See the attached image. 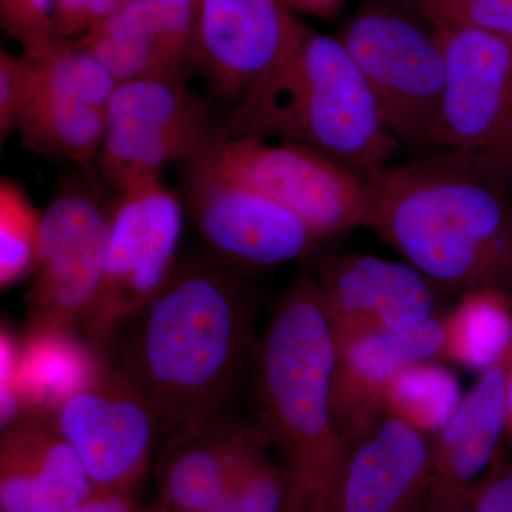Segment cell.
Here are the masks:
<instances>
[{
	"mask_svg": "<svg viewBox=\"0 0 512 512\" xmlns=\"http://www.w3.org/2000/svg\"><path fill=\"white\" fill-rule=\"evenodd\" d=\"M511 353L480 373L454 419L431 437L424 512H464L471 491L497 457L507 429L505 376Z\"/></svg>",
	"mask_w": 512,
	"mask_h": 512,
	"instance_id": "cell-18",
	"label": "cell"
},
{
	"mask_svg": "<svg viewBox=\"0 0 512 512\" xmlns=\"http://www.w3.org/2000/svg\"><path fill=\"white\" fill-rule=\"evenodd\" d=\"M28 66L18 131L23 147L82 168L96 164L117 82L72 40L23 52Z\"/></svg>",
	"mask_w": 512,
	"mask_h": 512,
	"instance_id": "cell-9",
	"label": "cell"
},
{
	"mask_svg": "<svg viewBox=\"0 0 512 512\" xmlns=\"http://www.w3.org/2000/svg\"><path fill=\"white\" fill-rule=\"evenodd\" d=\"M56 0H0L2 26L23 46L35 52L59 42L55 28Z\"/></svg>",
	"mask_w": 512,
	"mask_h": 512,
	"instance_id": "cell-26",
	"label": "cell"
},
{
	"mask_svg": "<svg viewBox=\"0 0 512 512\" xmlns=\"http://www.w3.org/2000/svg\"><path fill=\"white\" fill-rule=\"evenodd\" d=\"M430 439L393 417L350 448L323 512H424Z\"/></svg>",
	"mask_w": 512,
	"mask_h": 512,
	"instance_id": "cell-17",
	"label": "cell"
},
{
	"mask_svg": "<svg viewBox=\"0 0 512 512\" xmlns=\"http://www.w3.org/2000/svg\"><path fill=\"white\" fill-rule=\"evenodd\" d=\"M42 211L10 178L0 181V286L8 289L33 274Z\"/></svg>",
	"mask_w": 512,
	"mask_h": 512,
	"instance_id": "cell-24",
	"label": "cell"
},
{
	"mask_svg": "<svg viewBox=\"0 0 512 512\" xmlns=\"http://www.w3.org/2000/svg\"><path fill=\"white\" fill-rule=\"evenodd\" d=\"M281 0H200L190 63L225 103L247 96L308 32Z\"/></svg>",
	"mask_w": 512,
	"mask_h": 512,
	"instance_id": "cell-13",
	"label": "cell"
},
{
	"mask_svg": "<svg viewBox=\"0 0 512 512\" xmlns=\"http://www.w3.org/2000/svg\"><path fill=\"white\" fill-rule=\"evenodd\" d=\"M444 60L436 148L512 147V40L446 25Z\"/></svg>",
	"mask_w": 512,
	"mask_h": 512,
	"instance_id": "cell-15",
	"label": "cell"
},
{
	"mask_svg": "<svg viewBox=\"0 0 512 512\" xmlns=\"http://www.w3.org/2000/svg\"><path fill=\"white\" fill-rule=\"evenodd\" d=\"M244 512H306V494L291 468L268 456V447L249 458L231 490Z\"/></svg>",
	"mask_w": 512,
	"mask_h": 512,
	"instance_id": "cell-25",
	"label": "cell"
},
{
	"mask_svg": "<svg viewBox=\"0 0 512 512\" xmlns=\"http://www.w3.org/2000/svg\"><path fill=\"white\" fill-rule=\"evenodd\" d=\"M130 0H56L57 39L74 40L120 12Z\"/></svg>",
	"mask_w": 512,
	"mask_h": 512,
	"instance_id": "cell-30",
	"label": "cell"
},
{
	"mask_svg": "<svg viewBox=\"0 0 512 512\" xmlns=\"http://www.w3.org/2000/svg\"><path fill=\"white\" fill-rule=\"evenodd\" d=\"M22 338L9 326L0 332V426L2 429L25 416L19 387Z\"/></svg>",
	"mask_w": 512,
	"mask_h": 512,
	"instance_id": "cell-31",
	"label": "cell"
},
{
	"mask_svg": "<svg viewBox=\"0 0 512 512\" xmlns=\"http://www.w3.org/2000/svg\"><path fill=\"white\" fill-rule=\"evenodd\" d=\"M76 451L94 493L134 497L160 439L150 404L106 359L90 382L46 413Z\"/></svg>",
	"mask_w": 512,
	"mask_h": 512,
	"instance_id": "cell-12",
	"label": "cell"
},
{
	"mask_svg": "<svg viewBox=\"0 0 512 512\" xmlns=\"http://www.w3.org/2000/svg\"><path fill=\"white\" fill-rule=\"evenodd\" d=\"M271 446L258 423L215 417L164 441L157 461L158 512H208L231 494L249 458Z\"/></svg>",
	"mask_w": 512,
	"mask_h": 512,
	"instance_id": "cell-16",
	"label": "cell"
},
{
	"mask_svg": "<svg viewBox=\"0 0 512 512\" xmlns=\"http://www.w3.org/2000/svg\"><path fill=\"white\" fill-rule=\"evenodd\" d=\"M424 8L444 25L485 30L512 40V0H440Z\"/></svg>",
	"mask_w": 512,
	"mask_h": 512,
	"instance_id": "cell-27",
	"label": "cell"
},
{
	"mask_svg": "<svg viewBox=\"0 0 512 512\" xmlns=\"http://www.w3.org/2000/svg\"><path fill=\"white\" fill-rule=\"evenodd\" d=\"M222 131L302 144L369 180L392 165L402 147L342 40L312 29L239 101Z\"/></svg>",
	"mask_w": 512,
	"mask_h": 512,
	"instance_id": "cell-4",
	"label": "cell"
},
{
	"mask_svg": "<svg viewBox=\"0 0 512 512\" xmlns=\"http://www.w3.org/2000/svg\"><path fill=\"white\" fill-rule=\"evenodd\" d=\"M93 494L82 461L46 413L2 429L0 512H67Z\"/></svg>",
	"mask_w": 512,
	"mask_h": 512,
	"instance_id": "cell-19",
	"label": "cell"
},
{
	"mask_svg": "<svg viewBox=\"0 0 512 512\" xmlns=\"http://www.w3.org/2000/svg\"><path fill=\"white\" fill-rule=\"evenodd\" d=\"M256 313L254 289L207 256L175 264L150 302L116 330L121 343L109 345L116 343L119 357L106 359L150 404L160 440L224 412L252 363Z\"/></svg>",
	"mask_w": 512,
	"mask_h": 512,
	"instance_id": "cell-1",
	"label": "cell"
},
{
	"mask_svg": "<svg viewBox=\"0 0 512 512\" xmlns=\"http://www.w3.org/2000/svg\"><path fill=\"white\" fill-rule=\"evenodd\" d=\"M113 210L96 185L74 180L42 211L25 333L82 335L103 284Z\"/></svg>",
	"mask_w": 512,
	"mask_h": 512,
	"instance_id": "cell-6",
	"label": "cell"
},
{
	"mask_svg": "<svg viewBox=\"0 0 512 512\" xmlns=\"http://www.w3.org/2000/svg\"><path fill=\"white\" fill-rule=\"evenodd\" d=\"M441 316L407 332L357 340L338 352L332 412L346 453L372 434L386 417L384 400L393 376L409 363L440 359Z\"/></svg>",
	"mask_w": 512,
	"mask_h": 512,
	"instance_id": "cell-20",
	"label": "cell"
},
{
	"mask_svg": "<svg viewBox=\"0 0 512 512\" xmlns=\"http://www.w3.org/2000/svg\"><path fill=\"white\" fill-rule=\"evenodd\" d=\"M336 353L369 336L407 332L439 316L440 291L407 262L360 252L325 256L313 274Z\"/></svg>",
	"mask_w": 512,
	"mask_h": 512,
	"instance_id": "cell-14",
	"label": "cell"
},
{
	"mask_svg": "<svg viewBox=\"0 0 512 512\" xmlns=\"http://www.w3.org/2000/svg\"><path fill=\"white\" fill-rule=\"evenodd\" d=\"M464 512H512V446L503 443L497 457L468 497Z\"/></svg>",
	"mask_w": 512,
	"mask_h": 512,
	"instance_id": "cell-28",
	"label": "cell"
},
{
	"mask_svg": "<svg viewBox=\"0 0 512 512\" xmlns=\"http://www.w3.org/2000/svg\"><path fill=\"white\" fill-rule=\"evenodd\" d=\"M208 151L229 175L284 205L320 238L372 224V181L318 150L228 137L218 128Z\"/></svg>",
	"mask_w": 512,
	"mask_h": 512,
	"instance_id": "cell-7",
	"label": "cell"
},
{
	"mask_svg": "<svg viewBox=\"0 0 512 512\" xmlns=\"http://www.w3.org/2000/svg\"><path fill=\"white\" fill-rule=\"evenodd\" d=\"M441 322L440 359L483 373L511 352L512 293L498 288L463 293Z\"/></svg>",
	"mask_w": 512,
	"mask_h": 512,
	"instance_id": "cell-22",
	"label": "cell"
},
{
	"mask_svg": "<svg viewBox=\"0 0 512 512\" xmlns=\"http://www.w3.org/2000/svg\"><path fill=\"white\" fill-rule=\"evenodd\" d=\"M67 512H158L156 507H141L131 495L97 494Z\"/></svg>",
	"mask_w": 512,
	"mask_h": 512,
	"instance_id": "cell-32",
	"label": "cell"
},
{
	"mask_svg": "<svg viewBox=\"0 0 512 512\" xmlns=\"http://www.w3.org/2000/svg\"><path fill=\"white\" fill-rule=\"evenodd\" d=\"M183 215L180 200L160 177L120 191L114 201L103 284L82 332L101 352L173 271Z\"/></svg>",
	"mask_w": 512,
	"mask_h": 512,
	"instance_id": "cell-10",
	"label": "cell"
},
{
	"mask_svg": "<svg viewBox=\"0 0 512 512\" xmlns=\"http://www.w3.org/2000/svg\"><path fill=\"white\" fill-rule=\"evenodd\" d=\"M291 12L308 13L319 18H332L345 5L346 0H281Z\"/></svg>",
	"mask_w": 512,
	"mask_h": 512,
	"instance_id": "cell-33",
	"label": "cell"
},
{
	"mask_svg": "<svg viewBox=\"0 0 512 512\" xmlns=\"http://www.w3.org/2000/svg\"><path fill=\"white\" fill-rule=\"evenodd\" d=\"M104 363V353L79 333H23L19 387L25 414L50 412Z\"/></svg>",
	"mask_w": 512,
	"mask_h": 512,
	"instance_id": "cell-21",
	"label": "cell"
},
{
	"mask_svg": "<svg viewBox=\"0 0 512 512\" xmlns=\"http://www.w3.org/2000/svg\"><path fill=\"white\" fill-rule=\"evenodd\" d=\"M370 181V229L441 292L512 293V147L439 148Z\"/></svg>",
	"mask_w": 512,
	"mask_h": 512,
	"instance_id": "cell-2",
	"label": "cell"
},
{
	"mask_svg": "<svg viewBox=\"0 0 512 512\" xmlns=\"http://www.w3.org/2000/svg\"><path fill=\"white\" fill-rule=\"evenodd\" d=\"M184 170L185 195L198 234L210 258L232 271L305 258L323 239L284 205L229 175L208 144L185 161Z\"/></svg>",
	"mask_w": 512,
	"mask_h": 512,
	"instance_id": "cell-11",
	"label": "cell"
},
{
	"mask_svg": "<svg viewBox=\"0 0 512 512\" xmlns=\"http://www.w3.org/2000/svg\"><path fill=\"white\" fill-rule=\"evenodd\" d=\"M446 25L419 0H365L339 39L402 146L436 148Z\"/></svg>",
	"mask_w": 512,
	"mask_h": 512,
	"instance_id": "cell-5",
	"label": "cell"
},
{
	"mask_svg": "<svg viewBox=\"0 0 512 512\" xmlns=\"http://www.w3.org/2000/svg\"><path fill=\"white\" fill-rule=\"evenodd\" d=\"M208 512H244L239 508V505L237 504V501L234 500V498L231 497V495H228L225 500H222L220 504L215 505L212 510Z\"/></svg>",
	"mask_w": 512,
	"mask_h": 512,
	"instance_id": "cell-35",
	"label": "cell"
},
{
	"mask_svg": "<svg viewBox=\"0 0 512 512\" xmlns=\"http://www.w3.org/2000/svg\"><path fill=\"white\" fill-rule=\"evenodd\" d=\"M424 6L433 5V3L440 2V0H419Z\"/></svg>",
	"mask_w": 512,
	"mask_h": 512,
	"instance_id": "cell-36",
	"label": "cell"
},
{
	"mask_svg": "<svg viewBox=\"0 0 512 512\" xmlns=\"http://www.w3.org/2000/svg\"><path fill=\"white\" fill-rule=\"evenodd\" d=\"M28 84V66L23 55L0 50V144L5 146L18 128Z\"/></svg>",
	"mask_w": 512,
	"mask_h": 512,
	"instance_id": "cell-29",
	"label": "cell"
},
{
	"mask_svg": "<svg viewBox=\"0 0 512 512\" xmlns=\"http://www.w3.org/2000/svg\"><path fill=\"white\" fill-rule=\"evenodd\" d=\"M335 339L313 275L293 282L275 306L252 355L258 424L323 512L346 451L332 412Z\"/></svg>",
	"mask_w": 512,
	"mask_h": 512,
	"instance_id": "cell-3",
	"label": "cell"
},
{
	"mask_svg": "<svg viewBox=\"0 0 512 512\" xmlns=\"http://www.w3.org/2000/svg\"><path fill=\"white\" fill-rule=\"evenodd\" d=\"M188 77L156 76L117 83L97 157L101 177L117 191L160 177L165 165L197 156L218 128Z\"/></svg>",
	"mask_w": 512,
	"mask_h": 512,
	"instance_id": "cell-8",
	"label": "cell"
},
{
	"mask_svg": "<svg viewBox=\"0 0 512 512\" xmlns=\"http://www.w3.org/2000/svg\"><path fill=\"white\" fill-rule=\"evenodd\" d=\"M505 409H507V429H505V443L512 446V353L508 362L507 376H505Z\"/></svg>",
	"mask_w": 512,
	"mask_h": 512,
	"instance_id": "cell-34",
	"label": "cell"
},
{
	"mask_svg": "<svg viewBox=\"0 0 512 512\" xmlns=\"http://www.w3.org/2000/svg\"><path fill=\"white\" fill-rule=\"evenodd\" d=\"M464 394L456 375L439 359L419 360L393 376L384 409L387 417L431 439L454 419Z\"/></svg>",
	"mask_w": 512,
	"mask_h": 512,
	"instance_id": "cell-23",
	"label": "cell"
}]
</instances>
